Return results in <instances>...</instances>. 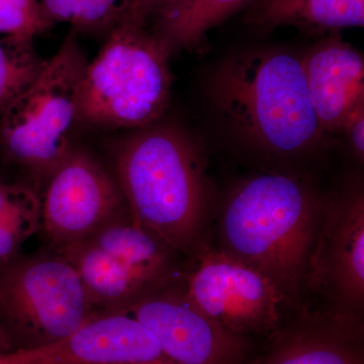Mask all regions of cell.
<instances>
[{
	"mask_svg": "<svg viewBox=\"0 0 364 364\" xmlns=\"http://www.w3.org/2000/svg\"><path fill=\"white\" fill-rule=\"evenodd\" d=\"M323 198L293 174H261L237 184L218 220L219 248L254 268L296 313L306 306L309 262Z\"/></svg>",
	"mask_w": 364,
	"mask_h": 364,
	"instance_id": "6da1fadb",
	"label": "cell"
},
{
	"mask_svg": "<svg viewBox=\"0 0 364 364\" xmlns=\"http://www.w3.org/2000/svg\"><path fill=\"white\" fill-rule=\"evenodd\" d=\"M114 163L131 222L196 257L208 244L212 196L195 144L178 129L151 124L117 147Z\"/></svg>",
	"mask_w": 364,
	"mask_h": 364,
	"instance_id": "7a4b0ae2",
	"label": "cell"
},
{
	"mask_svg": "<svg viewBox=\"0 0 364 364\" xmlns=\"http://www.w3.org/2000/svg\"><path fill=\"white\" fill-rule=\"evenodd\" d=\"M213 102L243 140L277 156L296 157L322 139L303 59L277 49L228 57L210 82Z\"/></svg>",
	"mask_w": 364,
	"mask_h": 364,
	"instance_id": "3957f363",
	"label": "cell"
},
{
	"mask_svg": "<svg viewBox=\"0 0 364 364\" xmlns=\"http://www.w3.org/2000/svg\"><path fill=\"white\" fill-rule=\"evenodd\" d=\"M171 53L148 28L119 23L87 64L79 121L112 128H145L164 114L170 97Z\"/></svg>",
	"mask_w": 364,
	"mask_h": 364,
	"instance_id": "277c9868",
	"label": "cell"
},
{
	"mask_svg": "<svg viewBox=\"0 0 364 364\" xmlns=\"http://www.w3.org/2000/svg\"><path fill=\"white\" fill-rule=\"evenodd\" d=\"M87 64L71 28L39 75L1 112L2 144L16 162L50 176L70 152Z\"/></svg>",
	"mask_w": 364,
	"mask_h": 364,
	"instance_id": "5b68a950",
	"label": "cell"
},
{
	"mask_svg": "<svg viewBox=\"0 0 364 364\" xmlns=\"http://www.w3.org/2000/svg\"><path fill=\"white\" fill-rule=\"evenodd\" d=\"M91 306L78 273L63 257L37 256L0 267L4 325L36 340L35 347L75 332L91 317Z\"/></svg>",
	"mask_w": 364,
	"mask_h": 364,
	"instance_id": "8992f818",
	"label": "cell"
},
{
	"mask_svg": "<svg viewBox=\"0 0 364 364\" xmlns=\"http://www.w3.org/2000/svg\"><path fill=\"white\" fill-rule=\"evenodd\" d=\"M306 291L322 299L323 312L363 327L364 195L358 179L323 198Z\"/></svg>",
	"mask_w": 364,
	"mask_h": 364,
	"instance_id": "52a82bcc",
	"label": "cell"
},
{
	"mask_svg": "<svg viewBox=\"0 0 364 364\" xmlns=\"http://www.w3.org/2000/svg\"><path fill=\"white\" fill-rule=\"evenodd\" d=\"M195 259L182 291L198 310L242 336L279 329L289 306L262 273L208 244Z\"/></svg>",
	"mask_w": 364,
	"mask_h": 364,
	"instance_id": "ba28073f",
	"label": "cell"
},
{
	"mask_svg": "<svg viewBox=\"0 0 364 364\" xmlns=\"http://www.w3.org/2000/svg\"><path fill=\"white\" fill-rule=\"evenodd\" d=\"M122 202L121 191L100 165L86 153L71 150L50 174L41 222L61 250L114 221Z\"/></svg>",
	"mask_w": 364,
	"mask_h": 364,
	"instance_id": "9c48e42d",
	"label": "cell"
},
{
	"mask_svg": "<svg viewBox=\"0 0 364 364\" xmlns=\"http://www.w3.org/2000/svg\"><path fill=\"white\" fill-rule=\"evenodd\" d=\"M122 311L147 328L168 364H240L247 350L245 336L218 324L174 286Z\"/></svg>",
	"mask_w": 364,
	"mask_h": 364,
	"instance_id": "30bf717a",
	"label": "cell"
},
{
	"mask_svg": "<svg viewBox=\"0 0 364 364\" xmlns=\"http://www.w3.org/2000/svg\"><path fill=\"white\" fill-rule=\"evenodd\" d=\"M18 364H138L166 360L147 328L124 311L90 317L66 338L16 350Z\"/></svg>",
	"mask_w": 364,
	"mask_h": 364,
	"instance_id": "8fae6325",
	"label": "cell"
},
{
	"mask_svg": "<svg viewBox=\"0 0 364 364\" xmlns=\"http://www.w3.org/2000/svg\"><path fill=\"white\" fill-rule=\"evenodd\" d=\"M303 65L323 131H341L354 105L364 100L363 55L333 35L313 46L303 58Z\"/></svg>",
	"mask_w": 364,
	"mask_h": 364,
	"instance_id": "7c38bea8",
	"label": "cell"
},
{
	"mask_svg": "<svg viewBox=\"0 0 364 364\" xmlns=\"http://www.w3.org/2000/svg\"><path fill=\"white\" fill-rule=\"evenodd\" d=\"M299 320L264 364H363V327L341 322L323 311H299Z\"/></svg>",
	"mask_w": 364,
	"mask_h": 364,
	"instance_id": "4fadbf2b",
	"label": "cell"
},
{
	"mask_svg": "<svg viewBox=\"0 0 364 364\" xmlns=\"http://www.w3.org/2000/svg\"><path fill=\"white\" fill-rule=\"evenodd\" d=\"M60 251L78 273L91 305L124 310L160 291L123 258L100 247L88 237Z\"/></svg>",
	"mask_w": 364,
	"mask_h": 364,
	"instance_id": "5bb4252c",
	"label": "cell"
},
{
	"mask_svg": "<svg viewBox=\"0 0 364 364\" xmlns=\"http://www.w3.org/2000/svg\"><path fill=\"white\" fill-rule=\"evenodd\" d=\"M244 21L258 32L294 26L303 33H325L364 25V0H253Z\"/></svg>",
	"mask_w": 364,
	"mask_h": 364,
	"instance_id": "9a60e30c",
	"label": "cell"
},
{
	"mask_svg": "<svg viewBox=\"0 0 364 364\" xmlns=\"http://www.w3.org/2000/svg\"><path fill=\"white\" fill-rule=\"evenodd\" d=\"M253 0H172L158 14L150 31L168 51H200L207 33Z\"/></svg>",
	"mask_w": 364,
	"mask_h": 364,
	"instance_id": "2e32d148",
	"label": "cell"
},
{
	"mask_svg": "<svg viewBox=\"0 0 364 364\" xmlns=\"http://www.w3.org/2000/svg\"><path fill=\"white\" fill-rule=\"evenodd\" d=\"M41 224V202L30 188L0 183V267L16 259Z\"/></svg>",
	"mask_w": 364,
	"mask_h": 364,
	"instance_id": "e0dca14e",
	"label": "cell"
},
{
	"mask_svg": "<svg viewBox=\"0 0 364 364\" xmlns=\"http://www.w3.org/2000/svg\"><path fill=\"white\" fill-rule=\"evenodd\" d=\"M45 63L33 41L0 39V112L31 85Z\"/></svg>",
	"mask_w": 364,
	"mask_h": 364,
	"instance_id": "ac0fdd59",
	"label": "cell"
},
{
	"mask_svg": "<svg viewBox=\"0 0 364 364\" xmlns=\"http://www.w3.org/2000/svg\"><path fill=\"white\" fill-rule=\"evenodd\" d=\"M53 26L39 0H0V35L4 38L33 41Z\"/></svg>",
	"mask_w": 364,
	"mask_h": 364,
	"instance_id": "d6986e66",
	"label": "cell"
},
{
	"mask_svg": "<svg viewBox=\"0 0 364 364\" xmlns=\"http://www.w3.org/2000/svg\"><path fill=\"white\" fill-rule=\"evenodd\" d=\"M130 0H80L71 23L76 33H109L126 18Z\"/></svg>",
	"mask_w": 364,
	"mask_h": 364,
	"instance_id": "ffe728a7",
	"label": "cell"
},
{
	"mask_svg": "<svg viewBox=\"0 0 364 364\" xmlns=\"http://www.w3.org/2000/svg\"><path fill=\"white\" fill-rule=\"evenodd\" d=\"M349 141L352 154L358 161L364 158V100H360L349 112L341 129Z\"/></svg>",
	"mask_w": 364,
	"mask_h": 364,
	"instance_id": "44dd1931",
	"label": "cell"
},
{
	"mask_svg": "<svg viewBox=\"0 0 364 364\" xmlns=\"http://www.w3.org/2000/svg\"><path fill=\"white\" fill-rule=\"evenodd\" d=\"M172 0H130L128 13L123 21L138 28H148L151 21Z\"/></svg>",
	"mask_w": 364,
	"mask_h": 364,
	"instance_id": "7402d4cb",
	"label": "cell"
},
{
	"mask_svg": "<svg viewBox=\"0 0 364 364\" xmlns=\"http://www.w3.org/2000/svg\"><path fill=\"white\" fill-rule=\"evenodd\" d=\"M45 18L52 25L57 23H71L75 18L80 0H39Z\"/></svg>",
	"mask_w": 364,
	"mask_h": 364,
	"instance_id": "603a6c76",
	"label": "cell"
},
{
	"mask_svg": "<svg viewBox=\"0 0 364 364\" xmlns=\"http://www.w3.org/2000/svg\"><path fill=\"white\" fill-rule=\"evenodd\" d=\"M0 364H18L16 351L0 352Z\"/></svg>",
	"mask_w": 364,
	"mask_h": 364,
	"instance_id": "cb8c5ba5",
	"label": "cell"
},
{
	"mask_svg": "<svg viewBox=\"0 0 364 364\" xmlns=\"http://www.w3.org/2000/svg\"><path fill=\"white\" fill-rule=\"evenodd\" d=\"M6 345V327L2 320L1 313H0V352L4 351V347Z\"/></svg>",
	"mask_w": 364,
	"mask_h": 364,
	"instance_id": "d4e9b609",
	"label": "cell"
},
{
	"mask_svg": "<svg viewBox=\"0 0 364 364\" xmlns=\"http://www.w3.org/2000/svg\"><path fill=\"white\" fill-rule=\"evenodd\" d=\"M138 364H168V363H164V361H155V363H138Z\"/></svg>",
	"mask_w": 364,
	"mask_h": 364,
	"instance_id": "484cf974",
	"label": "cell"
}]
</instances>
